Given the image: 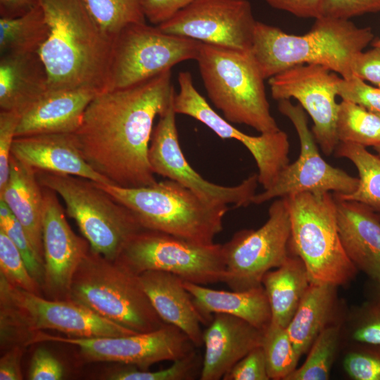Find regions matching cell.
Segmentation results:
<instances>
[{
    "instance_id": "cell-1",
    "label": "cell",
    "mask_w": 380,
    "mask_h": 380,
    "mask_svg": "<svg viewBox=\"0 0 380 380\" xmlns=\"http://www.w3.org/2000/svg\"><path fill=\"white\" fill-rule=\"evenodd\" d=\"M175 94L171 70L98 94L72 133L77 148L111 184L134 188L156 184L148 159L153 122L169 108Z\"/></svg>"
},
{
    "instance_id": "cell-2",
    "label": "cell",
    "mask_w": 380,
    "mask_h": 380,
    "mask_svg": "<svg viewBox=\"0 0 380 380\" xmlns=\"http://www.w3.org/2000/svg\"><path fill=\"white\" fill-rule=\"evenodd\" d=\"M49 33L38 53L48 75L47 92L108 89L113 40L82 0H40Z\"/></svg>"
},
{
    "instance_id": "cell-3",
    "label": "cell",
    "mask_w": 380,
    "mask_h": 380,
    "mask_svg": "<svg viewBox=\"0 0 380 380\" xmlns=\"http://www.w3.org/2000/svg\"><path fill=\"white\" fill-rule=\"evenodd\" d=\"M373 38L370 27L346 19L321 16L303 35L256 21L251 51L265 79L302 64L320 65L350 79L355 58Z\"/></svg>"
},
{
    "instance_id": "cell-4",
    "label": "cell",
    "mask_w": 380,
    "mask_h": 380,
    "mask_svg": "<svg viewBox=\"0 0 380 380\" xmlns=\"http://www.w3.org/2000/svg\"><path fill=\"white\" fill-rule=\"evenodd\" d=\"M97 184L130 210L144 229L200 244L214 243L229 209L205 201L171 179L134 188Z\"/></svg>"
},
{
    "instance_id": "cell-5",
    "label": "cell",
    "mask_w": 380,
    "mask_h": 380,
    "mask_svg": "<svg viewBox=\"0 0 380 380\" xmlns=\"http://www.w3.org/2000/svg\"><path fill=\"white\" fill-rule=\"evenodd\" d=\"M196 61L207 94L224 118L260 133L280 130L270 113L265 78L251 51L201 43Z\"/></svg>"
},
{
    "instance_id": "cell-6",
    "label": "cell",
    "mask_w": 380,
    "mask_h": 380,
    "mask_svg": "<svg viewBox=\"0 0 380 380\" xmlns=\"http://www.w3.org/2000/svg\"><path fill=\"white\" fill-rule=\"evenodd\" d=\"M45 329L77 338L137 334L72 300L48 299L15 287L0 274L1 353L18 345L27 347L32 335Z\"/></svg>"
},
{
    "instance_id": "cell-7",
    "label": "cell",
    "mask_w": 380,
    "mask_h": 380,
    "mask_svg": "<svg viewBox=\"0 0 380 380\" xmlns=\"http://www.w3.org/2000/svg\"><path fill=\"white\" fill-rule=\"evenodd\" d=\"M69 300L135 333L167 324L153 307L139 275L91 249L74 274Z\"/></svg>"
},
{
    "instance_id": "cell-8",
    "label": "cell",
    "mask_w": 380,
    "mask_h": 380,
    "mask_svg": "<svg viewBox=\"0 0 380 380\" xmlns=\"http://www.w3.org/2000/svg\"><path fill=\"white\" fill-rule=\"evenodd\" d=\"M285 198L291 250L303 261L311 282L338 286L353 280L358 270L341 243L334 195L302 192Z\"/></svg>"
},
{
    "instance_id": "cell-9",
    "label": "cell",
    "mask_w": 380,
    "mask_h": 380,
    "mask_svg": "<svg viewBox=\"0 0 380 380\" xmlns=\"http://www.w3.org/2000/svg\"><path fill=\"white\" fill-rule=\"evenodd\" d=\"M42 186L64 201L68 215L77 223L90 249L115 260L125 246L144 228L126 206L97 182L70 175L36 170Z\"/></svg>"
},
{
    "instance_id": "cell-10",
    "label": "cell",
    "mask_w": 380,
    "mask_h": 380,
    "mask_svg": "<svg viewBox=\"0 0 380 380\" xmlns=\"http://www.w3.org/2000/svg\"><path fill=\"white\" fill-rule=\"evenodd\" d=\"M115 260L136 275L160 270L201 285L224 283L226 277L222 244L196 243L146 229L131 238Z\"/></svg>"
},
{
    "instance_id": "cell-11",
    "label": "cell",
    "mask_w": 380,
    "mask_h": 380,
    "mask_svg": "<svg viewBox=\"0 0 380 380\" xmlns=\"http://www.w3.org/2000/svg\"><path fill=\"white\" fill-rule=\"evenodd\" d=\"M201 42L161 31L146 23L125 27L115 37L108 90L134 85L179 63L196 60Z\"/></svg>"
},
{
    "instance_id": "cell-12",
    "label": "cell",
    "mask_w": 380,
    "mask_h": 380,
    "mask_svg": "<svg viewBox=\"0 0 380 380\" xmlns=\"http://www.w3.org/2000/svg\"><path fill=\"white\" fill-rule=\"evenodd\" d=\"M291 217L287 200L278 198L268 219L257 229H242L222 245L226 265L224 282L232 290L262 286L264 275L279 267L291 253Z\"/></svg>"
},
{
    "instance_id": "cell-13",
    "label": "cell",
    "mask_w": 380,
    "mask_h": 380,
    "mask_svg": "<svg viewBox=\"0 0 380 380\" xmlns=\"http://www.w3.org/2000/svg\"><path fill=\"white\" fill-rule=\"evenodd\" d=\"M53 341L76 346L87 362H113L147 370L157 362L182 358L195 345L178 327L167 324L149 332L94 338L63 337L39 331L28 345Z\"/></svg>"
},
{
    "instance_id": "cell-14",
    "label": "cell",
    "mask_w": 380,
    "mask_h": 380,
    "mask_svg": "<svg viewBox=\"0 0 380 380\" xmlns=\"http://www.w3.org/2000/svg\"><path fill=\"white\" fill-rule=\"evenodd\" d=\"M279 111L293 125L300 141V155L280 172L275 183L263 192L255 194L252 203L261 204L273 198L287 197L302 192H330L348 195L354 192L359 179L329 165L322 157L305 110L289 99L278 101Z\"/></svg>"
},
{
    "instance_id": "cell-15",
    "label": "cell",
    "mask_w": 380,
    "mask_h": 380,
    "mask_svg": "<svg viewBox=\"0 0 380 380\" xmlns=\"http://www.w3.org/2000/svg\"><path fill=\"white\" fill-rule=\"evenodd\" d=\"M176 114L172 103L166 112L159 116L153 128L148 151L153 172L178 182L213 205L246 207L252 203L259 183L258 175H251L232 186L218 185L205 179L189 165L182 153Z\"/></svg>"
},
{
    "instance_id": "cell-16",
    "label": "cell",
    "mask_w": 380,
    "mask_h": 380,
    "mask_svg": "<svg viewBox=\"0 0 380 380\" xmlns=\"http://www.w3.org/2000/svg\"><path fill=\"white\" fill-rule=\"evenodd\" d=\"M255 23L248 0H196L156 26L201 43L251 51Z\"/></svg>"
},
{
    "instance_id": "cell-17",
    "label": "cell",
    "mask_w": 380,
    "mask_h": 380,
    "mask_svg": "<svg viewBox=\"0 0 380 380\" xmlns=\"http://www.w3.org/2000/svg\"><path fill=\"white\" fill-rule=\"evenodd\" d=\"M178 84L179 90L175 94L173 102L175 113L194 118L222 139H234L241 142L256 163L258 182L264 190L270 188L289 163L287 134L281 129L260 133L259 136L243 133L210 107L196 89L190 72H180Z\"/></svg>"
},
{
    "instance_id": "cell-18",
    "label": "cell",
    "mask_w": 380,
    "mask_h": 380,
    "mask_svg": "<svg viewBox=\"0 0 380 380\" xmlns=\"http://www.w3.org/2000/svg\"><path fill=\"white\" fill-rule=\"evenodd\" d=\"M341 77L322 65L302 64L291 67L268 81L274 99L294 98L307 111L313 122L311 131L314 138L327 156L334 153L339 143L336 96Z\"/></svg>"
},
{
    "instance_id": "cell-19",
    "label": "cell",
    "mask_w": 380,
    "mask_h": 380,
    "mask_svg": "<svg viewBox=\"0 0 380 380\" xmlns=\"http://www.w3.org/2000/svg\"><path fill=\"white\" fill-rule=\"evenodd\" d=\"M43 187V186H42ZM44 297L69 300L74 274L90 249L85 238L77 236L69 225L58 194L43 187Z\"/></svg>"
},
{
    "instance_id": "cell-20",
    "label": "cell",
    "mask_w": 380,
    "mask_h": 380,
    "mask_svg": "<svg viewBox=\"0 0 380 380\" xmlns=\"http://www.w3.org/2000/svg\"><path fill=\"white\" fill-rule=\"evenodd\" d=\"M262 334V330L243 319L214 314L203 334L205 353L199 379H222L249 352L261 346Z\"/></svg>"
},
{
    "instance_id": "cell-21",
    "label": "cell",
    "mask_w": 380,
    "mask_h": 380,
    "mask_svg": "<svg viewBox=\"0 0 380 380\" xmlns=\"http://www.w3.org/2000/svg\"><path fill=\"white\" fill-rule=\"evenodd\" d=\"M11 155L35 170L111 183L96 172L77 148L72 133H45L15 138Z\"/></svg>"
},
{
    "instance_id": "cell-22",
    "label": "cell",
    "mask_w": 380,
    "mask_h": 380,
    "mask_svg": "<svg viewBox=\"0 0 380 380\" xmlns=\"http://www.w3.org/2000/svg\"><path fill=\"white\" fill-rule=\"evenodd\" d=\"M344 251L357 270L380 282V220L369 207L333 194Z\"/></svg>"
},
{
    "instance_id": "cell-23",
    "label": "cell",
    "mask_w": 380,
    "mask_h": 380,
    "mask_svg": "<svg viewBox=\"0 0 380 380\" xmlns=\"http://www.w3.org/2000/svg\"><path fill=\"white\" fill-rule=\"evenodd\" d=\"M139 279L159 317L181 329L196 347L202 346V319L184 280L160 270L146 271L139 275Z\"/></svg>"
},
{
    "instance_id": "cell-24",
    "label": "cell",
    "mask_w": 380,
    "mask_h": 380,
    "mask_svg": "<svg viewBox=\"0 0 380 380\" xmlns=\"http://www.w3.org/2000/svg\"><path fill=\"white\" fill-rule=\"evenodd\" d=\"M98 94L90 89L46 92L21 114L15 137L75 132L88 105Z\"/></svg>"
},
{
    "instance_id": "cell-25",
    "label": "cell",
    "mask_w": 380,
    "mask_h": 380,
    "mask_svg": "<svg viewBox=\"0 0 380 380\" xmlns=\"http://www.w3.org/2000/svg\"><path fill=\"white\" fill-rule=\"evenodd\" d=\"M0 199L21 224L38 260L44 265V191L36 170L11 155L9 178L0 190Z\"/></svg>"
},
{
    "instance_id": "cell-26",
    "label": "cell",
    "mask_w": 380,
    "mask_h": 380,
    "mask_svg": "<svg viewBox=\"0 0 380 380\" xmlns=\"http://www.w3.org/2000/svg\"><path fill=\"white\" fill-rule=\"evenodd\" d=\"M203 324L208 325L215 313H224L244 319L264 330L271 322L270 303L263 286L244 291L215 290L184 281Z\"/></svg>"
},
{
    "instance_id": "cell-27",
    "label": "cell",
    "mask_w": 380,
    "mask_h": 380,
    "mask_svg": "<svg viewBox=\"0 0 380 380\" xmlns=\"http://www.w3.org/2000/svg\"><path fill=\"white\" fill-rule=\"evenodd\" d=\"M48 89V75L38 52L0 56V110L22 114Z\"/></svg>"
},
{
    "instance_id": "cell-28",
    "label": "cell",
    "mask_w": 380,
    "mask_h": 380,
    "mask_svg": "<svg viewBox=\"0 0 380 380\" xmlns=\"http://www.w3.org/2000/svg\"><path fill=\"white\" fill-rule=\"evenodd\" d=\"M311 283L300 257L289 255L275 270L263 277V286L270 305L271 322L286 328Z\"/></svg>"
},
{
    "instance_id": "cell-29",
    "label": "cell",
    "mask_w": 380,
    "mask_h": 380,
    "mask_svg": "<svg viewBox=\"0 0 380 380\" xmlns=\"http://www.w3.org/2000/svg\"><path fill=\"white\" fill-rule=\"evenodd\" d=\"M336 286L311 282L286 331L299 357L329 325L336 300Z\"/></svg>"
},
{
    "instance_id": "cell-30",
    "label": "cell",
    "mask_w": 380,
    "mask_h": 380,
    "mask_svg": "<svg viewBox=\"0 0 380 380\" xmlns=\"http://www.w3.org/2000/svg\"><path fill=\"white\" fill-rule=\"evenodd\" d=\"M49 33L40 4L19 17L0 18V56L38 52Z\"/></svg>"
},
{
    "instance_id": "cell-31",
    "label": "cell",
    "mask_w": 380,
    "mask_h": 380,
    "mask_svg": "<svg viewBox=\"0 0 380 380\" xmlns=\"http://www.w3.org/2000/svg\"><path fill=\"white\" fill-rule=\"evenodd\" d=\"M335 156L350 160L359 175L357 189L339 198L361 203L380 213V156L369 152L366 147L353 143L339 142Z\"/></svg>"
},
{
    "instance_id": "cell-32",
    "label": "cell",
    "mask_w": 380,
    "mask_h": 380,
    "mask_svg": "<svg viewBox=\"0 0 380 380\" xmlns=\"http://www.w3.org/2000/svg\"><path fill=\"white\" fill-rule=\"evenodd\" d=\"M336 134L339 142L365 147L380 144V114L349 101L338 106Z\"/></svg>"
},
{
    "instance_id": "cell-33",
    "label": "cell",
    "mask_w": 380,
    "mask_h": 380,
    "mask_svg": "<svg viewBox=\"0 0 380 380\" xmlns=\"http://www.w3.org/2000/svg\"><path fill=\"white\" fill-rule=\"evenodd\" d=\"M91 17L112 40L125 27L146 23L141 0H82Z\"/></svg>"
},
{
    "instance_id": "cell-34",
    "label": "cell",
    "mask_w": 380,
    "mask_h": 380,
    "mask_svg": "<svg viewBox=\"0 0 380 380\" xmlns=\"http://www.w3.org/2000/svg\"><path fill=\"white\" fill-rule=\"evenodd\" d=\"M261 347L270 379L286 380L296 369L299 360L286 328L273 322L263 330Z\"/></svg>"
},
{
    "instance_id": "cell-35",
    "label": "cell",
    "mask_w": 380,
    "mask_h": 380,
    "mask_svg": "<svg viewBox=\"0 0 380 380\" xmlns=\"http://www.w3.org/2000/svg\"><path fill=\"white\" fill-rule=\"evenodd\" d=\"M339 333L337 326L326 327L312 344L305 362L286 380L328 379L337 350Z\"/></svg>"
},
{
    "instance_id": "cell-36",
    "label": "cell",
    "mask_w": 380,
    "mask_h": 380,
    "mask_svg": "<svg viewBox=\"0 0 380 380\" xmlns=\"http://www.w3.org/2000/svg\"><path fill=\"white\" fill-rule=\"evenodd\" d=\"M203 359L196 350L186 356L173 361L165 369L156 371L142 370L127 365L108 376L111 380H192L200 377Z\"/></svg>"
},
{
    "instance_id": "cell-37",
    "label": "cell",
    "mask_w": 380,
    "mask_h": 380,
    "mask_svg": "<svg viewBox=\"0 0 380 380\" xmlns=\"http://www.w3.org/2000/svg\"><path fill=\"white\" fill-rule=\"evenodd\" d=\"M0 274L11 285L43 296L41 286L30 274L20 251L1 229H0Z\"/></svg>"
},
{
    "instance_id": "cell-38",
    "label": "cell",
    "mask_w": 380,
    "mask_h": 380,
    "mask_svg": "<svg viewBox=\"0 0 380 380\" xmlns=\"http://www.w3.org/2000/svg\"><path fill=\"white\" fill-rule=\"evenodd\" d=\"M0 229L6 234L15 245L30 274L42 290L44 280V265L38 260L21 224L1 199Z\"/></svg>"
},
{
    "instance_id": "cell-39",
    "label": "cell",
    "mask_w": 380,
    "mask_h": 380,
    "mask_svg": "<svg viewBox=\"0 0 380 380\" xmlns=\"http://www.w3.org/2000/svg\"><path fill=\"white\" fill-rule=\"evenodd\" d=\"M362 344L345 357V371L355 380H380V346Z\"/></svg>"
},
{
    "instance_id": "cell-40",
    "label": "cell",
    "mask_w": 380,
    "mask_h": 380,
    "mask_svg": "<svg viewBox=\"0 0 380 380\" xmlns=\"http://www.w3.org/2000/svg\"><path fill=\"white\" fill-rule=\"evenodd\" d=\"M337 96L342 100L351 101L380 114V88L367 84L355 75L350 79L341 77L337 86Z\"/></svg>"
},
{
    "instance_id": "cell-41",
    "label": "cell",
    "mask_w": 380,
    "mask_h": 380,
    "mask_svg": "<svg viewBox=\"0 0 380 380\" xmlns=\"http://www.w3.org/2000/svg\"><path fill=\"white\" fill-rule=\"evenodd\" d=\"M352 338L360 343L380 346V296L358 311Z\"/></svg>"
},
{
    "instance_id": "cell-42",
    "label": "cell",
    "mask_w": 380,
    "mask_h": 380,
    "mask_svg": "<svg viewBox=\"0 0 380 380\" xmlns=\"http://www.w3.org/2000/svg\"><path fill=\"white\" fill-rule=\"evenodd\" d=\"M21 114L15 110H0V190L10 175V158Z\"/></svg>"
},
{
    "instance_id": "cell-43",
    "label": "cell",
    "mask_w": 380,
    "mask_h": 380,
    "mask_svg": "<svg viewBox=\"0 0 380 380\" xmlns=\"http://www.w3.org/2000/svg\"><path fill=\"white\" fill-rule=\"evenodd\" d=\"M223 380H269L267 363L261 346L240 360L222 378Z\"/></svg>"
},
{
    "instance_id": "cell-44",
    "label": "cell",
    "mask_w": 380,
    "mask_h": 380,
    "mask_svg": "<svg viewBox=\"0 0 380 380\" xmlns=\"http://www.w3.org/2000/svg\"><path fill=\"white\" fill-rule=\"evenodd\" d=\"M380 12V0H323L322 16L346 19Z\"/></svg>"
},
{
    "instance_id": "cell-45",
    "label": "cell",
    "mask_w": 380,
    "mask_h": 380,
    "mask_svg": "<svg viewBox=\"0 0 380 380\" xmlns=\"http://www.w3.org/2000/svg\"><path fill=\"white\" fill-rule=\"evenodd\" d=\"M64 369L60 361L44 348H37L31 358L28 379L31 380H60Z\"/></svg>"
},
{
    "instance_id": "cell-46",
    "label": "cell",
    "mask_w": 380,
    "mask_h": 380,
    "mask_svg": "<svg viewBox=\"0 0 380 380\" xmlns=\"http://www.w3.org/2000/svg\"><path fill=\"white\" fill-rule=\"evenodd\" d=\"M196 0H141L146 19L158 25Z\"/></svg>"
},
{
    "instance_id": "cell-47",
    "label": "cell",
    "mask_w": 380,
    "mask_h": 380,
    "mask_svg": "<svg viewBox=\"0 0 380 380\" xmlns=\"http://www.w3.org/2000/svg\"><path fill=\"white\" fill-rule=\"evenodd\" d=\"M353 75L380 88V47L362 51L354 60Z\"/></svg>"
},
{
    "instance_id": "cell-48",
    "label": "cell",
    "mask_w": 380,
    "mask_h": 380,
    "mask_svg": "<svg viewBox=\"0 0 380 380\" xmlns=\"http://www.w3.org/2000/svg\"><path fill=\"white\" fill-rule=\"evenodd\" d=\"M274 8L287 11L299 18L322 16L323 0H265Z\"/></svg>"
},
{
    "instance_id": "cell-49",
    "label": "cell",
    "mask_w": 380,
    "mask_h": 380,
    "mask_svg": "<svg viewBox=\"0 0 380 380\" xmlns=\"http://www.w3.org/2000/svg\"><path fill=\"white\" fill-rule=\"evenodd\" d=\"M26 346H15L1 353L0 358V380H22V357Z\"/></svg>"
},
{
    "instance_id": "cell-50",
    "label": "cell",
    "mask_w": 380,
    "mask_h": 380,
    "mask_svg": "<svg viewBox=\"0 0 380 380\" xmlns=\"http://www.w3.org/2000/svg\"><path fill=\"white\" fill-rule=\"evenodd\" d=\"M40 4V0H0V18L23 15Z\"/></svg>"
},
{
    "instance_id": "cell-51",
    "label": "cell",
    "mask_w": 380,
    "mask_h": 380,
    "mask_svg": "<svg viewBox=\"0 0 380 380\" xmlns=\"http://www.w3.org/2000/svg\"><path fill=\"white\" fill-rule=\"evenodd\" d=\"M372 45V46H379V47H380V38H379L377 40L373 42Z\"/></svg>"
},
{
    "instance_id": "cell-52",
    "label": "cell",
    "mask_w": 380,
    "mask_h": 380,
    "mask_svg": "<svg viewBox=\"0 0 380 380\" xmlns=\"http://www.w3.org/2000/svg\"><path fill=\"white\" fill-rule=\"evenodd\" d=\"M373 148L376 151L377 155L380 156V144L378 145V146H374Z\"/></svg>"
},
{
    "instance_id": "cell-53",
    "label": "cell",
    "mask_w": 380,
    "mask_h": 380,
    "mask_svg": "<svg viewBox=\"0 0 380 380\" xmlns=\"http://www.w3.org/2000/svg\"><path fill=\"white\" fill-rule=\"evenodd\" d=\"M375 284L376 285V287L378 289V296H380V282H374Z\"/></svg>"
},
{
    "instance_id": "cell-54",
    "label": "cell",
    "mask_w": 380,
    "mask_h": 380,
    "mask_svg": "<svg viewBox=\"0 0 380 380\" xmlns=\"http://www.w3.org/2000/svg\"><path fill=\"white\" fill-rule=\"evenodd\" d=\"M377 215H378V217H379V220H380V213H377Z\"/></svg>"
}]
</instances>
